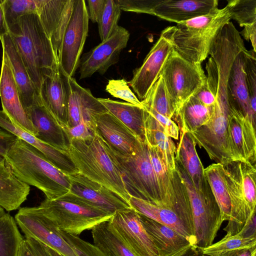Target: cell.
<instances>
[{
	"label": "cell",
	"instance_id": "obj_13",
	"mask_svg": "<svg viewBox=\"0 0 256 256\" xmlns=\"http://www.w3.org/2000/svg\"><path fill=\"white\" fill-rule=\"evenodd\" d=\"M14 219L25 237L31 238L63 256H77L58 228L35 206L20 208Z\"/></svg>",
	"mask_w": 256,
	"mask_h": 256
},
{
	"label": "cell",
	"instance_id": "obj_51",
	"mask_svg": "<svg viewBox=\"0 0 256 256\" xmlns=\"http://www.w3.org/2000/svg\"><path fill=\"white\" fill-rule=\"evenodd\" d=\"M24 238L35 256H50L44 244L30 237H25Z\"/></svg>",
	"mask_w": 256,
	"mask_h": 256
},
{
	"label": "cell",
	"instance_id": "obj_31",
	"mask_svg": "<svg viewBox=\"0 0 256 256\" xmlns=\"http://www.w3.org/2000/svg\"><path fill=\"white\" fill-rule=\"evenodd\" d=\"M29 185L12 172L4 158L0 159V206L8 212L16 210L27 199Z\"/></svg>",
	"mask_w": 256,
	"mask_h": 256
},
{
	"label": "cell",
	"instance_id": "obj_6",
	"mask_svg": "<svg viewBox=\"0 0 256 256\" xmlns=\"http://www.w3.org/2000/svg\"><path fill=\"white\" fill-rule=\"evenodd\" d=\"M216 102L210 119L190 134L196 144L204 148L210 158L223 164L240 160L233 149L228 118L230 110L227 90L218 88L215 93Z\"/></svg>",
	"mask_w": 256,
	"mask_h": 256
},
{
	"label": "cell",
	"instance_id": "obj_36",
	"mask_svg": "<svg viewBox=\"0 0 256 256\" xmlns=\"http://www.w3.org/2000/svg\"><path fill=\"white\" fill-rule=\"evenodd\" d=\"M204 172L219 207L222 221L228 220L231 206L222 165L212 164L204 168Z\"/></svg>",
	"mask_w": 256,
	"mask_h": 256
},
{
	"label": "cell",
	"instance_id": "obj_14",
	"mask_svg": "<svg viewBox=\"0 0 256 256\" xmlns=\"http://www.w3.org/2000/svg\"><path fill=\"white\" fill-rule=\"evenodd\" d=\"M60 71L66 96L68 127L83 123L96 132V116L108 110L88 88L81 86L74 77Z\"/></svg>",
	"mask_w": 256,
	"mask_h": 256
},
{
	"label": "cell",
	"instance_id": "obj_54",
	"mask_svg": "<svg viewBox=\"0 0 256 256\" xmlns=\"http://www.w3.org/2000/svg\"><path fill=\"white\" fill-rule=\"evenodd\" d=\"M8 33V29L6 23L4 12L0 3V40H2L4 36Z\"/></svg>",
	"mask_w": 256,
	"mask_h": 256
},
{
	"label": "cell",
	"instance_id": "obj_1",
	"mask_svg": "<svg viewBox=\"0 0 256 256\" xmlns=\"http://www.w3.org/2000/svg\"><path fill=\"white\" fill-rule=\"evenodd\" d=\"M12 173L22 182L42 191L48 200L69 192L68 175L54 166L33 146L18 138L4 156Z\"/></svg>",
	"mask_w": 256,
	"mask_h": 256
},
{
	"label": "cell",
	"instance_id": "obj_53",
	"mask_svg": "<svg viewBox=\"0 0 256 256\" xmlns=\"http://www.w3.org/2000/svg\"><path fill=\"white\" fill-rule=\"evenodd\" d=\"M256 252V248H242L229 251L218 256H252Z\"/></svg>",
	"mask_w": 256,
	"mask_h": 256
},
{
	"label": "cell",
	"instance_id": "obj_23",
	"mask_svg": "<svg viewBox=\"0 0 256 256\" xmlns=\"http://www.w3.org/2000/svg\"><path fill=\"white\" fill-rule=\"evenodd\" d=\"M228 122L230 140L236 157L240 160L256 164V124L231 107Z\"/></svg>",
	"mask_w": 256,
	"mask_h": 256
},
{
	"label": "cell",
	"instance_id": "obj_56",
	"mask_svg": "<svg viewBox=\"0 0 256 256\" xmlns=\"http://www.w3.org/2000/svg\"><path fill=\"white\" fill-rule=\"evenodd\" d=\"M180 256H208L202 254L200 248H192Z\"/></svg>",
	"mask_w": 256,
	"mask_h": 256
},
{
	"label": "cell",
	"instance_id": "obj_24",
	"mask_svg": "<svg viewBox=\"0 0 256 256\" xmlns=\"http://www.w3.org/2000/svg\"><path fill=\"white\" fill-rule=\"evenodd\" d=\"M249 51L243 48L231 66L228 80V94L230 107L242 114L256 124L246 82V66Z\"/></svg>",
	"mask_w": 256,
	"mask_h": 256
},
{
	"label": "cell",
	"instance_id": "obj_7",
	"mask_svg": "<svg viewBox=\"0 0 256 256\" xmlns=\"http://www.w3.org/2000/svg\"><path fill=\"white\" fill-rule=\"evenodd\" d=\"M35 208L58 229L76 236L102 222L109 221L113 216L86 205L66 194L55 200L46 198Z\"/></svg>",
	"mask_w": 256,
	"mask_h": 256
},
{
	"label": "cell",
	"instance_id": "obj_19",
	"mask_svg": "<svg viewBox=\"0 0 256 256\" xmlns=\"http://www.w3.org/2000/svg\"><path fill=\"white\" fill-rule=\"evenodd\" d=\"M0 97L2 110L12 122L36 136L37 132L23 108L7 56L4 52L0 75Z\"/></svg>",
	"mask_w": 256,
	"mask_h": 256
},
{
	"label": "cell",
	"instance_id": "obj_39",
	"mask_svg": "<svg viewBox=\"0 0 256 256\" xmlns=\"http://www.w3.org/2000/svg\"><path fill=\"white\" fill-rule=\"evenodd\" d=\"M256 237L248 236L240 232L230 236H225L222 240L210 246L200 249L204 255L218 256L224 252L238 249L256 248Z\"/></svg>",
	"mask_w": 256,
	"mask_h": 256
},
{
	"label": "cell",
	"instance_id": "obj_11",
	"mask_svg": "<svg viewBox=\"0 0 256 256\" xmlns=\"http://www.w3.org/2000/svg\"><path fill=\"white\" fill-rule=\"evenodd\" d=\"M88 22L85 0H75L71 16L58 51L60 68L68 76L73 77L78 68L88 34Z\"/></svg>",
	"mask_w": 256,
	"mask_h": 256
},
{
	"label": "cell",
	"instance_id": "obj_37",
	"mask_svg": "<svg viewBox=\"0 0 256 256\" xmlns=\"http://www.w3.org/2000/svg\"><path fill=\"white\" fill-rule=\"evenodd\" d=\"M24 238L14 218L6 212L0 216V256H18Z\"/></svg>",
	"mask_w": 256,
	"mask_h": 256
},
{
	"label": "cell",
	"instance_id": "obj_25",
	"mask_svg": "<svg viewBox=\"0 0 256 256\" xmlns=\"http://www.w3.org/2000/svg\"><path fill=\"white\" fill-rule=\"evenodd\" d=\"M95 123L99 134L112 149L120 154H132L142 140L108 110L97 114Z\"/></svg>",
	"mask_w": 256,
	"mask_h": 256
},
{
	"label": "cell",
	"instance_id": "obj_38",
	"mask_svg": "<svg viewBox=\"0 0 256 256\" xmlns=\"http://www.w3.org/2000/svg\"><path fill=\"white\" fill-rule=\"evenodd\" d=\"M141 102L143 105L170 119L174 116V102L160 75Z\"/></svg>",
	"mask_w": 256,
	"mask_h": 256
},
{
	"label": "cell",
	"instance_id": "obj_45",
	"mask_svg": "<svg viewBox=\"0 0 256 256\" xmlns=\"http://www.w3.org/2000/svg\"><path fill=\"white\" fill-rule=\"evenodd\" d=\"M246 82L250 108L256 114V52L250 50L246 66Z\"/></svg>",
	"mask_w": 256,
	"mask_h": 256
},
{
	"label": "cell",
	"instance_id": "obj_59",
	"mask_svg": "<svg viewBox=\"0 0 256 256\" xmlns=\"http://www.w3.org/2000/svg\"><path fill=\"white\" fill-rule=\"evenodd\" d=\"M252 256H256V252H254Z\"/></svg>",
	"mask_w": 256,
	"mask_h": 256
},
{
	"label": "cell",
	"instance_id": "obj_20",
	"mask_svg": "<svg viewBox=\"0 0 256 256\" xmlns=\"http://www.w3.org/2000/svg\"><path fill=\"white\" fill-rule=\"evenodd\" d=\"M24 112L37 132L36 137L45 143L66 154L69 139L56 118L44 106L40 98Z\"/></svg>",
	"mask_w": 256,
	"mask_h": 256
},
{
	"label": "cell",
	"instance_id": "obj_52",
	"mask_svg": "<svg viewBox=\"0 0 256 256\" xmlns=\"http://www.w3.org/2000/svg\"><path fill=\"white\" fill-rule=\"evenodd\" d=\"M246 40H250L253 47V51L256 52V26L244 28L240 32Z\"/></svg>",
	"mask_w": 256,
	"mask_h": 256
},
{
	"label": "cell",
	"instance_id": "obj_9",
	"mask_svg": "<svg viewBox=\"0 0 256 256\" xmlns=\"http://www.w3.org/2000/svg\"><path fill=\"white\" fill-rule=\"evenodd\" d=\"M175 162L176 170L188 196L197 247L205 248L213 244L223 222L219 207L209 184L202 190H198L184 170Z\"/></svg>",
	"mask_w": 256,
	"mask_h": 256
},
{
	"label": "cell",
	"instance_id": "obj_26",
	"mask_svg": "<svg viewBox=\"0 0 256 256\" xmlns=\"http://www.w3.org/2000/svg\"><path fill=\"white\" fill-rule=\"evenodd\" d=\"M0 128L33 146L64 174L78 173L68 154L42 142L34 134L14 124L2 110H0Z\"/></svg>",
	"mask_w": 256,
	"mask_h": 256
},
{
	"label": "cell",
	"instance_id": "obj_15",
	"mask_svg": "<svg viewBox=\"0 0 256 256\" xmlns=\"http://www.w3.org/2000/svg\"><path fill=\"white\" fill-rule=\"evenodd\" d=\"M130 36L126 29L118 26L108 38L84 54L78 68L80 79L90 78L96 72L102 75L110 66L117 63Z\"/></svg>",
	"mask_w": 256,
	"mask_h": 256
},
{
	"label": "cell",
	"instance_id": "obj_32",
	"mask_svg": "<svg viewBox=\"0 0 256 256\" xmlns=\"http://www.w3.org/2000/svg\"><path fill=\"white\" fill-rule=\"evenodd\" d=\"M106 110L138 138L145 140L144 107L110 98H98Z\"/></svg>",
	"mask_w": 256,
	"mask_h": 256
},
{
	"label": "cell",
	"instance_id": "obj_2",
	"mask_svg": "<svg viewBox=\"0 0 256 256\" xmlns=\"http://www.w3.org/2000/svg\"><path fill=\"white\" fill-rule=\"evenodd\" d=\"M68 154L78 173L112 190L127 203L130 196L112 149L96 130L87 141L70 140Z\"/></svg>",
	"mask_w": 256,
	"mask_h": 256
},
{
	"label": "cell",
	"instance_id": "obj_4",
	"mask_svg": "<svg viewBox=\"0 0 256 256\" xmlns=\"http://www.w3.org/2000/svg\"><path fill=\"white\" fill-rule=\"evenodd\" d=\"M231 20L228 6L172 26L174 50L188 61L202 64L220 29Z\"/></svg>",
	"mask_w": 256,
	"mask_h": 256
},
{
	"label": "cell",
	"instance_id": "obj_46",
	"mask_svg": "<svg viewBox=\"0 0 256 256\" xmlns=\"http://www.w3.org/2000/svg\"><path fill=\"white\" fill-rule=\"evenodd\" d=\"M143 107L158 122L166 134L171 138L178 140L179 134V128L176 124L166 116H162L154 110L143 105Z\"/></svg>",
	"mask_w": 256,
	"mask_h": 256
},
{
	"label": "cell",
	"instance_id": "obj_22",
	"mask_svg": "<svg viewBox=\"0 0 256 256\" xmlns=\"http://www.w3.org/2000/svg\"><path fill=\"white\" fill-rule=\"evenodd\" d=\"M74 0H40L36 14L57 54L72 14Z\"/></svg>",
	"mask_w": 256,
	"mask_h": 256
},
{
	"label": "cell",
	"instance_id": "obj_35",
	"mask_svg": "<svg viewBox=\"0 0 256 256\" xmlns=\"http://www.w3.org/2000/svg\"><path fill=\"white\" fill-rule=\"evenodd\" d=\"M213 106L204 105L194 95L190 96L174 118L181 133L191 132L205 124L212 116Z\"/></svg>",
	"mask_w": 256,
	"mask_h": 256
},
{
	"label": "cell",
	"instance_id": "obj_33",
	"mask_svg": "<svg viewBox=\"0 0 256 256\" xmlns=\"http://www.w3.org/2000/svg\"><path fill=\"white\" fill-rule=\"evenodd\" d=\"M144 110L146 140L150 144L158 148L166 166L169 170L174 172L176 170L175 144L172 138L166 134L158 122Z\"/></svg>",
	"mask_w": 256,
	"mask_h": 256
},
{
	"label": "cell",
	"instance_id": "obj_30",
	"mask_svg": "<svg viewBox=\"0 0 256 256\" xmlns=\"http://www.w3.org/2000/svg\"><path fill=\"white\" fill-rule=\"evenodd\" d=\"M196 146L190 132L180 133V140L176 148L175 161L186 172L196 188L202 190L208 183Z\"/></svg>",
	"mask_w": 256,
	"mask_h": 256
},
{
	"label": "cell",
	"instance_id": "obj_28",
	"mask_svg": "<svg viewBox=\"0 0 256 256\" xmlns=\"http://www.w3.org/2000/svg\"><path fill=\"white\" fill-rule=\"evenodd\" d=\"M140 214V221L152 238L160 256H180L195 247L173 229Z\"/></svg>",
	"mask_w": 256,
	"mask_h": 256
},
{
	"label": "cell",
	"instance_id": "obj_43",
	"mask_svg": "<svg viewBox=\"0 0 256 256\" xmlns=\"http://www.w3.org/2000/svg\"><path fill=\"white\" fill-rule=\"evenodd\" d=\"M59 234L72 247L77 256H106L94 244H90L78 237L58 229Z\"/></svg>",
	"mask_w": 256,
	"mask_h": 256
},
{
	"label": "cell",
	"instance_id": "obj_3",
	"mask_svg": "<svg viewBox=\"0 0 256 256\" xmlns=\"http://www.w3.org/2000/svg\"><path fill=\"white\" fill-rule=\"evenodd\" d=\"M8 34L39 94L43 77L58 62V54L38 15L30 14L21 16L8 29Z\"/></svg>",
	"mask_w": 256,
	"mask_h": 256
},
{
	"label": "cell",
	"instance_id": "obj_58",
	"mask_svg": "<svg viewBox=\"0 0 256 256\" xmlns=\"http://www.w3.org/2000/svg\"><path fill=\"white\" fill-rule=\"evenodd\" d=\"M5 213V210L1 206H0V216L4 214Z\"/></svg>",
	"mask_w": 256,
	"mask_h": 256
},
{
	"label": "cell",
	"instance_id": "obj_17",
	"mask_svg": "<svg viewBox=\"0 0 256 256\" xmlns=\"http://www.w3.org/2000/svg\"><path fill=\"white\" fill-rule=\"evenodd\" d=\"M109 222L136 256H160L140 214L132 208L116 212Z\"/></svg>",
	"mask_w": 256,
	"mask_h": 256
},
{
	"label": "cell",
	"instance_id": "obj_44",
	"mask_svg": "<svg viewBox=\"0 0 256 256\" xmlns=\"http://www.w3.org/2000/svg\"><path fill=\"white\" fill-rule=\"evenodd\" d=\"M106 90L114 98L138 106H143L142 102L130 88L128 82L124 78L109 80Z\"/></svg>",
	"mask_w": 256,
	"mask_h": 256
},
{
	"label": "cell",
	"instance_id": "obj_48",
	"mask_svg": "<svg viewBox=\"0 0 256 256\" xmlns=\"http://www.w3.org/2000/svg\"><path fill=\"white\" fill-rule=\"evenodd\" d=\"M88 10L89 19L94 23H98L104 8L106 0H88Z\"/></svg>",
	"mask_w": 256,
	"mask_h": 256
},
{
	"label": "cell",
	"instance_id": "obj_40",
	"mask_svg": "<svg viewBox=\"0 0 256 256\" xmlns=\"http://www.w3.org/2000/svg\"><path fill=\"white\" fill-rule=\"evenodd\" d=\"M6 23L10 28L21 16L30 14H37L40 0H0Z\"/></svg>",
	"mask_w": 256,
	"mask_h": 256
},
{
	"label": "cell",
	"instance_id": "obj_41",
	"mask_svg": "<svg viewBox=\"0 0 256 256\" xmlns=\"http://www.w3.org/2000/svg\"><path fill=\"white\" fill-rule=\"evenodd\" d=\"M231 19L244 28L256 26V0H232L227 4Z\"/></svg>",
	"mask_w": 256,
	"mask_h": 256
},
{
	"label": "cell",
	"instance_id": "obj_55",
	"mask_svg": "<svg viewBox=\"0 0 256 256\" xmlns=\"http://www.w3.org/2000/svg\"><path fill=\"white\" fill-rule=\"evenodd\" d=\"M18 256H35L28 248L24 238L20 245Z\"/></svg>",
	"mask_w": 256,
	"mask_h": 256
},
{
	"label": "cell",
	"instance_id": "obj_18",
	"mask_svg": "<svg viewBox=\"0 0 256 256\" xmlns=\"http://www.w3.org/2000/svg\"><path fill=\"white\" fill-rule=\"evenodd\" d=\"M128 203L139 214L173 229L197 247L192 216L176 208L155 204L132 196H130Z\"/></svg>",
	"mask_w": 256,
	"mask_h": 256
},
{
	"label": "cell",
	"instance_id": "obj_47",
	"mask_svg": "<svg viewBox=\"0 0 256 256\" xmlns=\"http://www.w3.org/2000/svg\"><path fill=\"white\" fill-rule=\"evenodd\" d=\"M65 132L69 139L87 141L92 139L94 132L92 131L86 125L81 123L72 127H68Z\"/></svg>",
	"mask_w": 256,
	"mask_h": 256
},
{
	"label": "cell",
	"instance_id": "obj_34",
	"mask_svg": "<svg viewBox=\"0 0 256 256\" xmlns=\"http://www.w3.org/2000/svg\"><path fill=\"white\" fill-rule=\"evenodd\" d=\"M92 234L94 244L106 256H136L109 221L94 226Z\"/></svg>",
	"mask_w": 256,
	"mask_h": 256
},
{
	"label": "cell",
	"instance_id": "obj_10",
	"mask_svg": "<svg viewBox=\"0 0 256 256\" xmlns=\"http://www.w3.org/2000/svg\"><path fill=\"white\" fill-rule=\"evenodd\" d=\"M174 102L176 116L184 104L194 95L206 80L202 64L186 60L172 50L160 73Z\"/></svg>",
	"mask_w": 256,
	"mask_h": 256
},
{
	"label": "cell",
	"instance_id": "obj_57",
	"mask_svg": "<svg viewBox=\"0 0 256 256\" xmlns=\"http://www.w3.org/2000/svg\"><path fill=\"white\" fill-rule=\"evenodd\" d=\"M46 248L48 252V253L50 255V256H63L60 253L58 252H57L55 251L54 250H52V248H48V247L46 246Z\"/></svg>",
	"mask_w": 256,
	"mask_h": 256
},
{
	"label": "cell",
	"instance_id": "obj_29",
	"mask_svg": "<svg viewBox=\"0 0 256 256\" xmlns=\"http://www.w3.org/2000/svg\"><path fill=\"white\" fill-rule=\"evenodd\" d=\"M2 50L7 56L24 109L32 105L40 96L28 74L10 34L1 41Z\"/></svg>",
	"mask_w": 256,
	"mask_h": 256
},
{
	"label": "cell",
	"instance_id": "obj_8",
	"mask_svg": "<svg viewBox=\"0 0 256 256\" xmlns=\"http://www.w3.org/2000/svg\"><path fill=\"white\" fill-rule=\"evenodd\" d=\"M112 150L130 196L162 204V197L150 162L146 140H140L131 154L123 155Z\"/></svg>",
	"mask_w": 256,
	"mask_h": 256
},
{
	"label": "cell",
	"instance_id": "obj_5",
	"mask_svg": "<svg viewBox=\"0 0 256 256\" xmlns=\"http://www.w3.org/2000/svg\"><path fill=\"white\" fill-rule=\"evenodd\" d=\"M230 201V215L226 236L235 235L256 216V164L234 160L223 164Z\"/></svg>",
	"mask_w": 256,
	"mask_h": 256
},
{
	"label": "cell",
	"instance_id": "obj_27",
	"mask_svg": "<svg viewBox=\"0 0 256 256\" xmlns=\"http://www.w3.org/2000/svg\"><path fill=\"white\" fill-rule=\"evenodd\" d=\"M39 94L42 103L65 132L68 127L67 100L58 63L43 77Z\"/></svg>",
	"mask_w": 256,
	"mask_h": 256
},
{
	"label": "cell",
	"instance_id": "obj_49",
	"mask_svg": "<svg viewBox=\"0 0 256 256\" xmlns=\"http://www.w3.org/2000/svg\"><path fill=\"white\" fill-rule=\"evenodd\" d=\"M17 137L0 128V159L4 158L8 150Z\"/></svg>",
	"mask_w": 256,
	"mask_h": 256
},
{
	"label": "cell",
	"instance_id": "obj_21",
	"mask_svg": "<svg viewBox=\"0 0 256 256\" xmlns=\"http://www.w3.org/2000/svg\"><path fill=\"white\" fill-rule=\"evenodd\" d=\"M217 0H152L150 14L176 24L218 8Z\"/></svg>",
	"mask_w": 256,
	"mask_h": 256
},
{
	"label": "cell",
	"instance_id": "obj_12",
	"mask_svg": "<svg viewBox=\"0 0 256 256\" xmlns=\"http://www.w3.org/2000/svg\"><path fill=\"white\" fill-rule=\"evenodd\" d=\"M174 50L172 26L163 30L151 48L142 66L133 70L132 78L128 83L141 102L160 77L162 69Z\"/></svg>",
	"mask_w": 256,
	"mask_h": 256
},
{
	"label": "cell",
	"instance_id": "obj_50",
	"mask_svg": "<svg viewBox=\"0 0 256 256\" xmlns=\"http://www.w3.org/2000/svg\"><path fill=\"white\" fill-rule=\"evenodd\" d=\"M194 96L202 104L207 106H212L216 102V98L209 90L206 80Z\"/></svg>",
	"mask_w": 256,
	"mask_h": 256
},
{
	"label": "cell",
	"instance_id": "obj_16",
	"mask_svg": "<svg viewBox=\"0 0 256 256\" xmlns=\"http://www.w3.org/2000/svg\"><path fill=\"white\" fill-rule=\"evenodd\" d=\"M71 185L66 194L70 198L90 207L114 214L131 208L116 194L80 173L68 175Z\"/></svg>",
	"mask_w": 256,
	"mask_h": 256
},
{
	"label": "cell",
	"instance_id": "obj_42",
	"mask_svg": "<svg viewBox=\"0 0 256 256\" xmlns=\"http://www.w3.org/2000/svg\"><path fill=\"white\" fill-rule=\"evenodd\" d=\"M120 10L114 0H106L104 10L98 23V33L102 42L108 38L118 26Z\"/></svg>",
	"mask_w": 256,
	"mask_h": 256
}]
</instances>
